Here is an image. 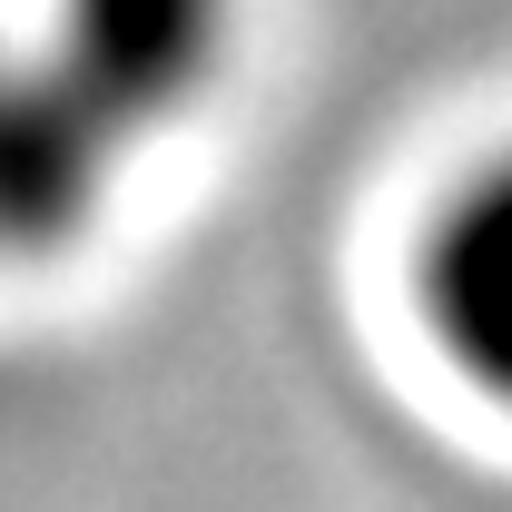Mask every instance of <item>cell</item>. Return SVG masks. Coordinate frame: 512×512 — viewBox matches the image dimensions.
Returning a JSON list of instances; mask_svg holds the SVG:
<instances>
[{
    "mask_svg": "<svg viewBox=\"0 0 512 512\" xmlns=\"http://www.w3.org/2000/svg\"><path fill=\"white\" fill-rule=\"evenodd\" d=\"M414 325L463 394L512 414V148L434 207L414 247Z\"/></svg>",
    "mask_w": 512,
    "mask_h": 512,
    "instance_id": "cell-1",
    "label": "cell"
}]
</instances>
